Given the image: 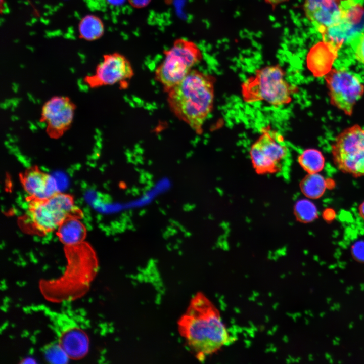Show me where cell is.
I'll list each match as a JSON object with an SVG mask.
<instances>
[{"mask_svg": "<svg viewBox=\"0 0 364 364\" xmlns=\"http://www.w3.org/2000/svg\"><path fill=\"white\" fill-rule=\"evenodd\" d=\"M79 312L80 314L82 316H85L86 315V311L83 308H79Z\"/></svg>", "mask_w": 364, "mask_h": 364, "instance_id": "f1b7e54d", "label": "cell"}, {"mask_svg": "<svg viewBox=\"0 0 364 364\" xmlns=\"http://www.w3.org/2000/svg\"><path fill=\"white\" fill-rule=\"evenodd\" d=\"M23 333L24 334L25 337H28L29 335V332L26 330H23Z\"/></svg>", "mask_w": 364, "mask_h": 364, "instance_id": "ab89813d", "label": "cell"}, {"mask_svg": "<svg viewBox=\"0 0 364 364\" xmlns=\"http://www.w3.org/2000/svg\"><path fill=\"white\" fill-rule=\"evenodd\" d=\"M79 37L86 41H94L104 34L105 27L102 20L97 16L88 14L84 16L78 26Z\"/></svg>", "mask_w": 364, "mask_h": 364, "instance_id": "e0dca14e", "label": "cell"}, {"mask_svg": "<svg viewBox=\"0 0 364 364\" xmlns=\"http://www.w3.org/2000/svg\"><path fill=\"white\" fill-rule=\"evenodd\" d=\"M22 310L24 312L27 313V314L31 313V312H31L32 310L30 306L24 307H23Z\"/></svg>", "mask_w": 364, "mask_h": 364, "instance_id": "83f0119b", "label": "cell"}, {"mask_svg": "<svg viewBox=\"0 0 364 364\" xmlns=\"http://www.w3.org/2000/svg\"><path fill=\"white\" fill-rule=\"evenodd\" d=\"M1 284H5V283H6V281H5V279H3V280L1 281Z\"/></svg>", "mask_w": 364, "mask_h": 364, "instance_id": "681fc988", "label": "cell"}, {"mask_svg": "<svg viewBox=\"0 0 364 364\" xmlns=\"http://www.w3.org/2000/svg\"><path fill=\"white\" fill-rule=\"evenodd\" d=\"M59 269L62 272V273L64 272V271H65L64 267H59Z\"/></svg>", "mask_w": 364, "mask_h": 364, "instance_id": "7dc6e473", "label": "cell"}, {"mask_svg": "<svg viewBox=\"0 0 364 364\" xmlns=\"http://www.w3.org/2000/svg\"><path fill=\"white\" fill-rule=\"evenodd\" d=\"M9 337H10L11 339H13L14 337V336L13 335H10V336H9Z\"/></svg>", "mask_w": 364, "mask_h": 364, "instance_id": "11a10c76", "label": "cell"}, {"mask_svg": "<svg viewBox=\"0 0 364 364\" xmlns=\"http://www.w3.org/2000/svg\"><path fill=\"white\" fill-rule=\"evenodd\" d=\"M178 329L198 360L217 352L230 339L218 310L201 292L191 299L178 320Z\"/></svg>", "mask_w": 364, "mask_h": 364, "instance_id": "6da1fadb", "label": "cell"}, {"mask_svg": "<svg viewBox=\"0 0 364 364\" xmlns=\"http://www.w3.org/2000/svg\"><path fill=\"white\" fill-rule=\"evenodd\" d=\"M166 93L171 112L196 133L201 134L204 123L213 108L214 78L193 69Z\"/></svg>", "mask_w": 364, "mask_h": 364, "instance_id": "7a4b0ae2", "label": "cell"}, {"mask_svg": "<svg viewBox=\"0 0 364 364\" xmlns=\"http://www.w3.org/2000/svg\"><path fill=\"white\" fill-rule=\"evenodd\" d=\"M341 15L321 34L324 41L340 49L343 44L364 30V8L353 0H341Z\"/></svg>", "mask_w": 364, "mask_h": 364, "instance_id": "30bf717a", "label": "cell"}, {"mask_svg": "<svg viewBox=\"0 0 364 364\" xmlns=\"http://www.w3.org/2000/svg\"><path fill=\"white\" fill-rule=\"evenodd\" d=\"M107 1L110 4H112V5H117L119 4H121L122 3H123V2L124 1V0H107Z\"/></svg>", "mask_w": 364, "mask_h": 364, "instance_id": "484cf974", "label": "cell"}, {"mask_svg": "<svg viewBox=\"0 0 364 364\" xmlns=\"http://www.w3.org/2000/svg\"><path fill=\"white\" fill-rule=\"evenodd\" d=\"M40 351L43 352L44 358L49 363L61 364L68 362V355L56 341L40 348Z\"/></svg>", "mask_w": 364, "mask_h": 364, "instance_id": "ffe728a7", "label": "cell"}, {"mask_svg": "<svg viewBox=\"0 0 364 364\" xmlns=\"http://www.w3.org/2000/svg\"><path fill=\"white\" fill-rule=\"evenodd\" d=\"M16 284L18 285V286H20V287H22V282L17 281V282H16Z\"/></svg>", "mask_w": 364, "mask_h": 364, "instance_id": "bcb514c9", "label": "cell"}, {"mask_svg": "<svg viewBox=\"0 0 364 364\" xmlns=\"http://www.w3.org/2000/svg\"><path fill=\"white\" fill-rule=\"evenodd\" d=\"M331 104L351 116L364 93V85L355 73L345 69H332L325 77Z\"/></svg>", "mask_w": 364, "mask_h": 364, "instance_id": "ba28073f", "label": "cell"}, {"mask_svg": "<svg viewBox=\"0 0 364 364\" xmlns=\"http://www.w3.org/2000/svg\"><path fill=\"white\" fill-rule=\"evenodd\" d=\"M59 342L68 357L73 359L82 357L88 351V338L77 327L63 332Z\"/></svg>", "mask_w": 364, "mask_h": 364, "instance_id": "9a60e30c", "label": "cell"}, {"mask_svg": "<svg viewBox=\"0 0 364 364\" xmlns=\"http://www.w3.org/2000/svg\"><path fill=\"white\" fill-rule=\"evenodd\" d=\"M11 327H12L13 328H14V327H15L14 324H11Z\"/></svg>", "mask_w": 364, "mask_h": 364, "instance_id": "680465c9", "label": "cell"}, {"mask_svg": "<svg viewBox=\"0 0 364 364\" xmlns=\"http://www.w3.org/2000/svg\"><path fill=\"white\" fill-rule=\"evenodd\" d=\"M79 219L77 217H70L57 228V236L66 246H74L83 242L86 235V229Z\"/></svg>", "mask_w": 364, "mask_h": 364, "instance_id": "2e32d148", "label": "cell"}, {"mask_svg": "<svg viewBox=\"0 0 364 364\" xmlns=\"http://www.w3.org/2000/svg\"><path fill=\"white\" fill-rule=\"evenodd\" d=\"M34 353V349L33 348H31L29 350V353L30 355H32Z\"/></svg>", "mask_w": 364, "mask_h": 364, "instance_id": "b9f144b4", "label": "cell"}, {"mask_svg": "<svg viewBox=\"0 0 364 364\" xmlns=\"http://www.w3.org/2000/svg\"><path fill=\"white\" fill-rule=\"evenodd\" d=\"M48 327H49L50 329H51L52 330H53V329H54V325L53 326V325H48Z\"/></svg>", "mask_w": 364, "mask_h": 364, "instance_id": "c3c4849f", "label": "cell"}, {"mask_svg": "<svg viewBox=\"0 0 364 364\" xmlns=\"http://www.w3.org/2000/svg\"><path fill=\"white\" fill-rule=\"evenodd\" d=\"M21 299H21V298H19V301H22V300H21Z\"/></svg>", "mask_w": 364, "mask_h": 364, "instance_id": "91938a15", "label": "cell"}, {"mask_svg": "<svg viewBox=\"0 0 364 364\" xmlns=\"http://www.w3.org/2000/svg\"><path fill=\"white\" fill-rule=\"evenodd\" d=\"M250 155L258 173L286 174L289 151L284 137L277 131L268 127L263 128L252 144Z\"/></svg>", "mask_w": 364, "mask_h": 364, "instance_id": "8992f818", "label": "cell"}, {"mask_svg": "<svg viewBox=\"0 0 364 364\" xmlns=\"http://www.w3.org/2000/svg\"><path fill=\"white\" fill-rule=\"evenodd\" d=\"M334 162L343 172L364 175V128L355 124L344 129L332 145Z\"/></svg>", "mask_w": 364, "mask_h": 364, "instance_id": "52a82bcc", "label": "cell"}, {"mask_svg": "<svg viewBox=\"0 0 364 364\" xmlns=\"http://www.w3.org/2000/svg\"><path fill=\"white\" fill-rule=\"evenodd\" d=\"M30 307L31 310H33V311H36H36H37L39 310L38 306H35V305H31Z\"/></svg>", "mask_w": 364, "mask_h": 364, "instance_id": "e575fe53", "label": "cell"}, {"mask_svg": "<svg viewBox=\"0 0 364 364\" xmlns=\"http://www.w3.org/2000/svg\"><path fill=\"white\" fill-rule=\"evenodd\" d=\"M298 162L302 168L309 174L316 173L324 167L325 158L321 151L307 149L299 156Z\"/></svg>", "mask_w": 364, "mask_h": 364, "instance_id": "d6986e66", "label": "cell"}, {"mask_svg": "<svg viewBox=\"0 0 364 364\" xmlns=\"http://www.w3.org/2000/svg\"><path fill=\"white\" fill-rule=\"evenodd\" d=\"M267 4L275 7L278 4L284 3L288 0H264Z\"/></svg>", "mask_w": 364, "mask_h": 364, "instance_id": "d4e9b609", "label": "cell"}, {"mask_svg": "<svg viewBox=\"0 0 364 364\" xmlns=\"http://www.w3.org/2000/svg\"><path fill=\"white\" fill-rule=\"evenodd\" d=\"M93 299L92 298H88V301L89 303H92V302H93Z\"/></svg>", "mask_w": 364, "mask_h": 364, "instance_id": "f907efd6", "label": "cell"}, {"mask_svg": "<svg viewBox=\"0 0 364 364\" xmlns=\"http://www.w3.org/2000/svg\"><path fill=\"white\" fill-rule=\"evenodd\" d=\"M297 218L303 222H309L317 217V212L315 206L310 201L302 200L295 205Z\"/></svg>", "mask_w": 364, "mask_h": 364, "instance_id": "44dd1931", "label": "cell"}, {"mask_svg": "<svg viewBox=\"0 0 364 364\" xmlns=\"http://www.w3.org/2000/svg\"><path fill=\"white\" fill-rule=\"evenodd\" d=\"M16 307H19L20 306V305L19 304H17L16 305Z\"/></svg>", "mask_w": 364, "mask_h": 364, "instance_id": "6f0895ef", "label": "cell"}, {"mask_svg": "<svg viewBox=\"0 0 364 364\" xmlns=\"http://www.w3.org/2000/svg\"><path fill=\"white\" fill-rule=\"evenodd\" d=\"M359 211L360 215L364 219V202H363L359 206Z\"/></svg>", "mask_w": 364, "mask_h": 364, "instance_id": "4316f807", "label": "cell"}, {"mask_svg": "<svg viewBox=\"0 0 364 364\" xmlns=\"http://www.w3.org/2000/svg\"><path fill=\"white\" fill-rule=\"evenodd\" d=\"M163 53L164 59L156 68L154 78L165 93L186 77L203 58L199 47L185 38L175 40L172 47Z\"/></svg>", "mask_w": 364, "mask_h": 364, "instance_id": "5b68a950", "label": "cell"}, {"mask_svg": "<svg viewBox=\"0 0 364 364\" xmlns=\"http://www.w3.org/2000/svg\"><path fill=\"white\" fill-rule=\"evenodd\" d=\"M25 285H26V282H25V281H22V286H24Z\"/></svg>", "mask_w": 364, "mask_h": 364, "instance_id": "816d5d0a", "label": "cell"}, {"mask_svg": "<svg viewBox=\"0 0 364 364\" xmlns=\"http://www.w3.org/2000/svg\"><path fill=\"white\" fill-rule=\"evenodd\" d=\"M70 301L68 300H64L62 302V305L63 307H66L69 304H70Z\"/></svg>", "mask_w": 364, "mask_h": 364, "instance_id": "4dcf8cb0", "label": "cell"}, {"mask_svg": "<svg viewBox=\"0 0 364 364\" xmlns=\"http://www.w3.org/2000/svg\"><path fill=\"white\" fill-rule=\"evenodd\" d=\"M98 330L97 329H95V330H94V333H96L97 332H98Z\"/></svg>", "mask_w": 364, "mask_h": 364, "instance_id": "9f6ffc18", "label": "cell"}, {"mask_svg": "<svg viewBox=\"0 0 364 364\" xmlns=\"http://www.w3.org/2000/svg\"><path fill=\"white\" fill-rule=\"evenodd\" d=\"M76 105L65 96H55L47 100L41 110L40 121L46 125L51 139L57 140L69 129L74 119Z\"/></svg>", "mask_w": 364, "mask_h": 364, "instance_id": "8fae6325", "label": "cell"}, {"mask_svg": "<svg viewBox=\"0 0 364 364\" xmlns=\"http://www.w3.org/2000/svg\"><path fill=\"white\" fill-rule=\"evenodd\" d=\"M340 49L333 43L322 40L313 45L307 55L308 69L314 74L329 69Z\"/></svg>", "mask_w": 364, "mask_h": 364, "instance_id": "5bb4252c", "label": "cell"}, {"mask_svg": "<svg viewBox=\"0 0 364 364\" xmlns=\"http://www.w3.org/2000/svg\"><path fill=\"white\" fill-rule=\"evenodd\" d=\"M8 325V322L7 321H5L4 323V324H3V325L1 326V327L0 328L1 333H2V330L5 329L7 327Z\"/></svg>", "mask_w": 364, "mask_h": 364, "instance_id": "f546056e", "label": "cell"}, {"mask_svg": "<svg viewBox=\"0 0 364 364\" xmlns=\"http://www.w3.org/2000/svg\"><path fill=\"white\" fill-rule=\"evenodd\" d=\"M52 311L50 310L49 308L47 307L46 309L44 310V313L47 316H50L51 314Z\"/></svg>", "mask_w": 364, "mask_h": 364, "instance_id": "1f68e13d", "label": "cell"}, {"mask_svg": "<svg viewBox=\"0 0 364 364\" xmlns=\"http://www.w3.org/2000/svg\"><path fill=\"white\" fill-rule=\"evenodd\" d=\"M243 100L248 103L264 102L275 107L290 103L295 88L285 78V72L279 65L258 69L242 84Z\"/></svg>", "mask_w": 364, "mask_h": 364, "instance_id": "3957f363", "label": "cell"}, {"mask_svg": "<svg viewBox=\"0 0 364 364\" xmlns=\"http://www.w3.org/2000/svg\"><path fill=\"white\" fill-rule=\"evenodd\" d=\"M81 215L72 197L58 192L47 199H29L24 219L30 230L44 235L57 229L66 219Z\"/></svg>", "mask_w": 364, "mask_h": 364, "instance_id": "277c9868", "label": "cell"}, {"mask_svg": "<svg viewBox=\"0 0 364 364\" xmlns=\"http://www.w3.org/2000/svg\"><path fill=\"white\" fill-rule=\"evenodd\" d=\"M327 187L325 178L318 173L309 174L300 183V188L307 197L311 199L320 198Z\"/></svg>", "mask_w": 364, "mask_h": 364, "instance_id": "ac0fdd59", "label": "cell"}, {"mask_svg": "<svg viewBox=\"0 0 364 364\" xmlns=\"http://www.w3.org/2000/svg\"><path fill=\"white\" fill-rule=\"evenodd\" d=\"M82 284H83V285H85V286H89V283H88V282L87 281H84L82 282Z\"/></svg>", "mask_w": 364, "mask_h": 364, "instance_id": "7bdbcfd3", "label": "cell"}, {"mask_svg": "<svg viewBox=\"0 0 364 364\" xmlns=\"http://www.w3.org/2000/svg\"><path fill=\"white\" fill-rule=\"evenodd\" d=\"M30 340L32 344H35V343L36 342V339L34 335L31 336V337H30Z\"/></svg>", "mask_w": 364, "mask_h": 364, "instance_id": "836d02e7", "label": "cell"}, {"mask_svg": "<svg viewBox=\"0 0 364 364\" xmlns=\"http://www.w3.org/2000/svg\"><path fill=\"white\" fill-rule=\"evenodd\" d=\"M134 72L129 60L118 52L103 55L97 65L95 73L84 77V82L91 88L119 84L122 87L128 85Z\"/></svg>", "mask_w": 364, "mask_h": 364, "instance_id": "9c48e42d", "label": "cell"}, {"mask_svg": "<svg viewBox=\"0 0 364 364\" xmlns=\"http://www.w3.org/2000/svg\"><path fill=\"white\" fill-rule=\"evenodd\" d=\"M47 268H48V266H44L43 267V270H45Z\"/></svg>", "mask_w": 364, "mask_h": 364, "instance_id": "f5cc1de1", "label": "cell"}, {"mask_svg": "<svg viewBox=\"0 0 364 364\" xmlns=\"http://www.w3.org/2000/svg\"><path fill=\"white\" fill-rule=\"evenodd\" d=\"M10 301V298L8 297H5L3 300V302L4 303H8Z\"/></svg>", "mask_w": 364, "mask_h": 364, "instance_id": "74e56055", "label": "cell"}, {"mask_svg": "<svg viewBox=\"0 0 364 364\" xmlns=\"http://www.w3.org/2000/svg\"><path fill=\"white\" fill-rule=\"evenodd\" d=\"M21 181L29 200L47 199L59 192L54 178L36 167L26 170Z\"/></svg>", "mask_w": 364, "mask_h": 364, "instance_id": "4fadbf2b", "label": "cell"}, {"mask_svg": "<svg viewBox=\"0 0 364 364\" xmlns=\"http://www.w3.org/2000/svg\"><path fill=\"white\" fill-rule=\"evenodd\" d=\"M303 9L307 18L321 34L340 19L341 0H305Z\"/></svg>", "mask_w": 364, "mask_h": 364, "instance_id": "7c38bea8", "label": "cell"}, {"mask_svg": "<svg viewBox=\"0 0 364 364\" xmlns=\"http://www.w3.org/2000/svg\"><path fill=\"white\" fill-rule=\"evenodd\" d=\"M25 361L22 362V363H35L36 362L32 359L30 358H27L25 359Z\"/></svg>", "mask_w": 364, "mask_h": 364, "instance_id": "d6a6232c", "label": "cell"}, {"mask_svg": "<svg viewBox=\"0 0 364 364\" xmlns=\"http://www.w3.org/2000/svg\"><path fill=\"white\" fill-rule=\"evenodd\" d=\"M25 265H26L25 262H24H24H22V263H21V265L23 266H24Z\"/></svg>", "mask_w": 364, "mask_h": 364, "instance_id": "db71d44e", "label": "cell"}, {"mask_svg": "<svg viewBox=\"0 0 364 364\" xmlns=\"http://www.w3.org/2000/svg\"><path fill=\"white\" fill-rule=\"evenodd\" d=\"M354 53L357 60L364 64V32L360 34L357 39Z\"/></svg>", "mask_w": 364, "mask_h": 364, "instance_id": "7402d4cb", "label": "cell"}, {"mask_svg": "<svg viewBox=\"0 0 364 364\" xmlns=\"http://www.w3.org/2000/svg\"><path fill=\"white\" fill-rule=\"evenodd\" d=\"M38 307L39 310L44 311L46 309L47 306L43 304H40V305H38Z\"/></svg>", "mask_w": 364, "mask_h": 364, "instance_id": "d590c367", "label": "cell"}, {"mask_svg": "<svg viewBox=\"0 0 364 364\" xmlns=\"http://www.w3.org/2000/svg\"><path fill=\"white\" fill-rule=\"evenodd\" d=\"M352 254L357 260L364 262V241L355 242L352 247Z\"/></svg>", "mask_w": 364, "mask_h": 364, "instance_id": "603a6c76", "label": "cell"}, {"mask_svg": "<svg viewBox=\"0 0 364 364\" xmlns=\"http://www.w3.org/2000/svg\"><path fill=\"white\" fill-rule=\"evenodd\" d=\"M1 309L3 311L6 312L7 310V308H6L5 306H4L3 305L1 307Z\"/></svg>", "mask_w": 364, "mask_h": 364, "instance_id": "60d3db41", "label": "cell"}, {"mask_svg": "<svg viewBox=\"0 0 364 364\" xmlns=\"http://www.w3.org/2000/svg\"><path fill=\"white\" fill-rule=\"evenodd\" d=\"M130 4L136 8H141L148 5L150 0H128Z\"/></svg>", "mask_w": 364, "mask_h": 364, "instance_id": "cb8c5ba5", "label": "cell"}, {"mask_svg": "<svg viewBox=\"0 0 364 364\" xmlns=\"http://www.w3.org/2000/svg\"><path fill=\"white\" fill-rule=\"evenodd\" d=\"M0 288L2 291H4L7 288V286L6 284H1Z\"/></svg>", "mask_w": 364, "mask_h": 364, "instance_id": "8d00e7d4", "label": "cell"}, {"mask_svg": "<svg viewBox=\"0 0 364 364\" xmlns=\"http://www.w3.org/2000/svg\"><path fill=\"white\" fill-rule=\"evenodd\" d=\"M79 326H80V327L81 329H86V328H87V326H86V325L84 323H82L79 325Z\"/></svg>", "mask_w": 364, "mask_h": 364, "instance_id": "f35d334b", "label": "cell"}, {"mask_svg": "<svg viewBox=\"0 0 364 364\" xmlns=\"http://www.w3.org/2000/svg\"><path fill=\"white\" fill-rule=\"evenodd\" d=\"M40 332V330H35L33 332V335H36V334L39 333Z\"/></svg>", "mask_w": 364, "mask_h": 364, "instance_id": "ee69618b", "label": "cell"}, {"mask_svg": "<svg viewBox=\"0 0 364 364\" xmlns=\"http://www.w3.org/2000/svg\"><path fill=\"white\" fill-rule=\"evenodd\" d=\"M98 267H96L93 268L94 272L97 273L98 271Z\"/></svg>", "mask_w": 364, "mask_h": 364, "instance_id": "f6af8a7d", "label": "cell"}]
</instances>
